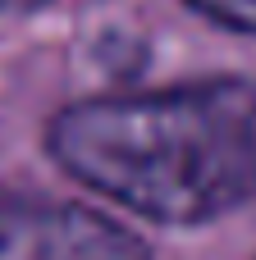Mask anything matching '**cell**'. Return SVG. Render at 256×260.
<instances>
[{
    "label": "cell",
    "mask_w": 256,
    "mask_h": 260,
    "mask_svg": "<svg viewBox=\"0 0 256 260\" xmlns=\"http://www.w3.org/2000/svg\"><path fill=\"white\" fill-rule=\"evenodd\" d=\"M46 0H0V14H14V9H37Z\"/></svg>",
    "instance_id": "4"
},
{
    "label": "cell",
    "mask_w": 256,
    "mask_h": 260,
    "mask_svg": "<svg viewBox=\"0 0 256 260\" xmlns=\"http://www.w3.org/2000/svg\"><path fill=\"white\" fill-rule=\"evenodd\" d=\"M0 260H151L147 247L115 219L46 201L0 197Z\"/></svg>",
    "instance_id": "2"
},
{
    "label": "cell",
    "mask_w": 256,
    "mask_h": 260,
    "mask_svg": "<svg viewBox=\"0 0 256 260\" xmlns=\"http://www.w3.org/2000/svg\"><path fill=\"white\" fill-rule=\"evenodd\" d=\"M183 5H192L202 18H211V23L229 27V32L256 37V0H183Z\"/></svg>",
    "instance_id": "3"
},
{
    "label": "cell",
    "mask_w": 256,
    "mask_h": 260,
    "mask_svg": "<svg viewBox=\"0 0 256 260\" xmlns=\"http://www.w3.org/2000/svg\"><path fill=\"white\" fill-rule=\"evenodd\" d=\"M46 146L82 187L156 224H206L256 197V87L202 78L64 105Z\"/></svg>",
    "instance_id": "1"
}]
</instances>
